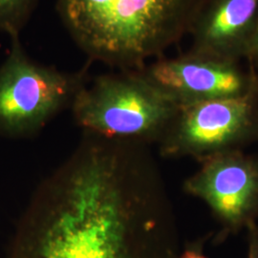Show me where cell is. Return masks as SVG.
Here are the masks:
<instances>
[{
  "mask_svg": "<svg viewBox=\"0 0 258 258\" xmlns=\"http://www.w3.org/2000/svg\"><path fill=\"white\" fill-rule=\"evenodd\" d=\"M166 221L125 184L69 176L35 190L7 258H177Z\"/></svg>",
  "mask_w": 258,
  "mask_h": 258,
  "instance_id": "obj_1",
  "label": "cell"
},
{
  "mask_svg": "<svg viewBox=\"0 0 258 258\" xmlns=\"http://www.w3.org/2000/svg\"><path fill=\"white\" fill-rule=\"evenodd\" d=\"M202 0H56L66 31L89 61L139 71L188 34Z\"/></svg>",
  "mask_w": 258,
  "mask_h": 258,
  "instance_id": "obj_2",
  "label": "cell"
},
{
  "mask_svg": "<svg viewBox=\"0 0 258 258\" xmlns=\"http://www.w3.org/2000/svg\"><path fill=\"white\" fill-rule=\"evenodd\" d=\"M71 109L83 133L149 146L162 139L179 105L140 71H120L88 81Z\"/></svg>",
  "mask_w": 258,
  "mask_h": 258,
  "instance_id": "obj_3",
  "label": "cell"
},
{
  "mask_svg": "<svg viewBox=\"0 0 258 258\" xmlns=\"http://www.w3.org/2000/svg\"><path fill=\"white\" fill-rule=\"evenodd\" d=\"M90 62L77 72L40 64L11 38L9 55L0 65V134L25 137L41 130L55 115L71 107L88 80Z\"/></svg>",
  "mask_w": 258,
  "mask_h": 258,
  "instance_id": "obj_4",
  "label": "cell"
},
{
  "mask_svg": "<svg viewBox=\"0 0 258 258\" xmlns=\"http://www.w3.org/2000/svg\"><path fill=\"white\" fill-rule=\"evenodd\" d=\"M258 142V81L243 95L179 106L157 144L166 158L210 157Z\"/></svg>",
  "mask_w": 258,
  "mask_h": 258,
  "instance_id": "obj_5",
  "label": "cell"
},
{
  "mask_svg": "<svg viewBox=\"0 0 258 258\" xmlns=\"http://www.w3.org/2000/svg\"><path fill=\"white\" fill-rule=\"evenodd\" d=\"M184 190L210 208L224 235L247 229L257 223L258 156L232 150L205 159Z\"/></svg>",
  "mask_w": 258,
  "mask_h": 258,
  "instance_id": "obj_6",
  "label": "cell"
},
{
  "mask_svg": "<svg viewBox=\"0 0 258 258\" xmlns=\"http://www.w3.org/2000/svg\"><path fill=\"white\" fill-rule=\"evenodd\" d=\"M139 71L179 106L240 96L258 81L252 67L246 72L238 63L191 51L173 58L162 56Z\"/></svg>",
  "mask_w": 258,
  "mask_h": 258,
  "instance_id": "obj_7",
  "label": "cell"
},
{
  "mask_svg": "<svg viewBox=\"0 0 258 258\" xmlns=\"http://www.w3.org/2000/svg\"><path fill=\"white\" fill-rule=\"evenodd\" d=\"M258 21V0H202L188 34L191 52L238 63L249 53Z\"/></svg>",
  "mask_w": 258,
  "mask_h": 258,
  "instance_id": "obj_8",
  "label": "cell"
},
{
  "mask_svg": "<svg viewBox=\"0 0 258 258\" xmlns=\"http://www.w3.org/2000/svg\"><path fill=\"white\" fill-rule=\"evenodd\" d=\"M39 0H0V32L11 38L19 37Z\"/></svg>",
  "mask_w": 258,
  "mask_h": 258,
  "instance_id": "obj_9",
  "label": "cell"
},
{
  "mask_svg": "<svg viewBox=\"0 0 258 258\" xmlns=\"http://www.w3.org/2000/svg\"><path fill=\"white\" fill-rule=\"evenodd\" d=\"M178 258H208L204 251L202 241H194L186 244L182 250H180Z\"/></svg>",
  "mask_w": 258,
  "mask_h": 258,
  "instance_id": "obj_10",
  "label": "cell"
},
{
  "mask_svg": "<svg viewBox=\"0 0 258 258\" xmlns=\"http://www.w3.org/2000/svg\"><path fill=\"white\" fill-rule=\"evenodd\" d=\"M248 231V256L258 258V225L253 223L246 229Z\"/></svg>",
  "mask_w": 258,
  "mask_h": 258,
  "instance_id": "obj_11",
  "label": "cell"
},
{
  "mask_svg": "<svg viewBox=\"0 0 258 258\" xmlns=\"http://www.w3.org/2000/svg\"><path fill=\"white\" fill-rule=\"evenodd\" d=\"M247 58L249 59V62L251 63V67L255 68L258 67V21L256 27L254 30L252 39L250 42L249 53L247 55Z\"/></svg>",
  "mask_w": 258,
  "mask_h": 258,
  "instance_id": "obj_12",
  "label": "cell"
}]
</instances>
